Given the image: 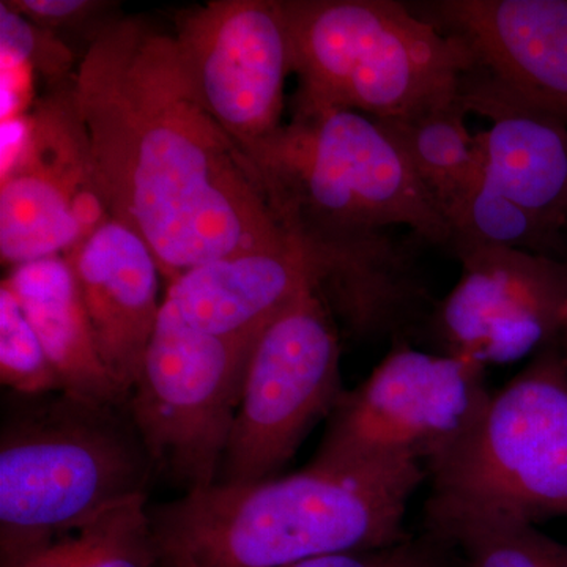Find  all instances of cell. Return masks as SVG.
Segmentation results:
<instances>
[{"instance_id": "6da1fadb", "label": "cell", "mask_w": 567, "mask_h": 567, "mask_svg": "<svg viewBox=\"0 0 567 567\" xmlns=\"http://www.w3.org/2000/svg\"><path fill=\"white\" fill-rule=\"evenodd\" d=\"M74 76L112 219L140 235L169 284L197 265L292 244L256 167L200 103L174 35L112 21Z\"/></svg>"}, {"instance_id": "7a4b0ae2", "label": "cell", "mask_w": 567, "mask_h": 567, "mask_svg": "<svg viewBox=\"0 0 567 567\" xmlns=\"http://www.w3.org/2000/svg\"><path fill=\"white\" fill-rule=\"evenodd\" d=\"M251 163L284 233L315 260L327 292L380 300L409 286L413 257L390 227L450 244L435 197L390 133L361 112L295 95L292 118Z\"/></svg>"}, {"instance_id": "3957f363", "label": "cell", "mask_w": 567, "mask_h": 567, "mask_svg": "<svg viewBox=\"0 0 567 567\" xmlns=\"http://www.w3.org/2000/svg\"><path fill=\"white\" fill-rule=\"evenodd\" d=\"M417 462L323 464L252 484L186 492L148 509L158 567H287L401 543Z\"/></svg>"}, {"instance_id": "277c9868", "label": "cell", "mask_w": 567, "mask_h": 567, "mask_svg": "<svg viewBox=\"0 0 567 567\" xmlns=\"http://www.w3.org/2000/svg\"><path fill=\"white\" fill-rule=\"evenodd\" d=\"M0 427V567L20 565L112 506L147 496L155 466L128 405L9 394Z\"/></svg>"}, {"instance_id": "5b68a950", "label": "cell", "mask_w": 567, "mask_h": 567, "mask_svg": "<svg viewBox=\"0 0 567 567\" xmlns=\"http://www.w3.org/2000/svg\"><path fill=\"white\" fill-rule=\"evenodd\" d=\"M297 96L405 117L458 99L472 59L458 41L394 0H281Z\"/></svg>"}, {"instance_id": "8992f818", "label": "cell", "mask_w": 567, "mask_h": 567, "mask_svg": "<svg viewBox=\"0 0 567 567\" xmlns=\"http://www.w3.org/2000/svg\"><path fill=\"white\" fill-rule=\"evenodd\" d=\"M425 472L436 498L535 525L567 517V358L558 346L540 350L492 391Z\"/></svg>"}, {"instance_id": "52a82bcc", "label": "cell", "mask_w": 567, "mask_h": 567, "mask_svg": "<svg viewBox=\"0 0 567 567\" xmlns=\"http://www.w3.org/2000/svg\"><path fill=\"white\" fill-rule=\"evenodd\" d=\"M256 342L199 333L162 305L128 410L155 472L186 492L218 481Z\"/></svg>"}, {"instance_id": "ba28073f", "label": "cell", "mask_w": 567, "mask_h": 567, "mask_svg": "<svg viewBox=\"0 0 567 567\" xmlns=\"http://www.w3.org/2000/svg\"><path fill=\"white\" fill-rule=\"evenodd\" d=\"M344 391L333 311L319 290H306L254 346L216 483L278 476Z\"/></svg>"}, {"instance_id": "9c48e42d", "label": "cell", "mask_w": 567, "mask_h": 567, "mask_svg": "<svg viewBox=\"0 0 567 567\" xmlns=\"http://www.w3.org/2000/svg\"><path fill=\"white\" fill-rule=\"evenodd\" d=\"M487 368L470 358L395 341L364 382L344 391L315 461L427 464L464 434L486 404Z\"/></svg>"}, {"instance_id": "30bf717a", "label": "cell", "mask_w": 567, "mask_h": 567, "mask_svg": "<svg viewBox=\"0 0 567 567\" xmlns=\"http://www.w3.org/2000/svg\"><path fill=\"white\" fill-rule=\"evenodd\" d=\"M29 115L28 141L0 185V257L11 267L65 256L112 219L74 84Z\"/></svg>"}, {"instance_id": "8fae6325", "label": "cell", "mask_w": 567, "mask_h": 567, "mask_svg": "<svg viewBox=\"0 0 567 567\" xmlns=\"http://www.w3.org/2000/svg\"><path fill=\"white\" fill-rule=\"evenodd\" d=\"M174 40L200 103L251 162L282 128L293 73L281 0H213L178 18Z\"/></svg>"}, {"instance_id": "7c38bea8", "label": "cell", "mask_w": 567, "mask_h": 567, "mask_svg": "<svg viewBox=\"0 0 567 567\" xmlns=\"http://www.w3.org/2000/svg\"><path fill=\"white\" fill-rule=\"evenodd\" d=\"M461 276L427 317L439 352L476 363H516L555 344L563 331L567 262L513 248L457 257Z\"/></svg>"}, {"instance_id": "4fadbf2b", "label": "cell", "mask_w": 567, "mask_h": 567, "mask_svg": "<svg viewBox=\"0 0 567 567\" xmlns=\"http://www.w3.org/2000/svg\"><path fill=\"white\" fill-rule=\"evenodd\" d=\"M417 17L458 41L472 70L567 125V0H429Z\"/></svg>"}, {"instance_id": "5bb4252c", "label": "cell", "mask_w": 567, "mask_h": 567, "mask_svg": "<svg viewBox=\"0 0 567 567\" xmlns=\"http://www.w3.org/2000/svg\"><path fill=\"white\" fill-rule=\"evenodd\" d=\"M100 358L126 395L140 379L158 323V264L140 235L111 219L65 254Z\"/></svg>"}, {"instance_id": "9a60e30c", "label": "cell", "mask_w": 567, "mask_h": 567, "mask_svg": "<svg viewBox=\"0 0 567 567\" xmlns=\"http://www.w3.org/2000/svg\"><path fill=\"white\" fill-rule=\"evenodd\" d=\"M309 289L320 292L319 271L292 241L281 249L197 265L169 284L163 306L199 333L256 342Z\"/></svg>"}, {"instance_id": "2e32d148", "label": "cell", "mask_w": 567, "mask_h": 567, "mask_svg": "<svg viewBox=\"0 0 567 567\" xmlns=\"http://www.w3.org/2000/svg\"><path fill=\"white\" fill-rule=\"evenodd\" d=\"M458 100L468 114L487 117L476 134L488 182L554 230L567 223V125L466 73Z\"/></svg>"}, {"instance_id": "e0dca14e", "label": "cell", "mask_w": 567, "mask_h": 567, "mask_svg": "<svg viewBox=\"0 0 567 567\" xmlns=\"http://www.w3.org/2000/svg\"><path fill=\"white\" fill-rule=\"evenodd\" d=\"M17 298L39 336L63 391L100 404L128 405L93 339L73 268L65 256L13 267L2 281Z\"/></svg>"}, {"instance_id": "ac0fdd59", "label": "cell", "mask_w": 567, "mask_h": 567, "mask_svg": "<svg viewBox=\"0 0 567 567\" xmlns=\"http://www.w3.org/2000/svg\"><path fill=\"white\" fill-rule=\"evenodd\" d=\"M424 532L450 544L465 567H567V544L483 507L429 495Z\"/></svg>"}, {"instance_id": "d6986e66", "label": "cell", "mask_w": 567, "mask_h": 567, "mask_svg": "<svg viewBox=\"0 0 567 567\" xmlns=\"http://www.w3.org/2000/svg\"><path fill=\"white\" fill-rule=\"evenodd\" d=\"M461 100L436 104L405 117L377 121L404 152L440 210L481 173L476 134L466 126Z\"/></svg>"}, {"instance_id": "ffe728a7", "label": "cell", "mask_w": 567, "mask_h": 567, "mask_svg": "<svg viewBox=\"0 0 567 567\" xmlns=\"http://www.w3.org/2000/svg\"><path fill=\"white\" fill-rule=\"evenodd\" d=\"M456 257L483 248H513L550 256L558 230L550 229L499 192L483 169L443 207Z\"/></svg>"}, {"instance_id": "44dd1931", "label": "cell", "mask_w": 567, "mask_h": 567, "mask_svg": "<svg viewBox=\"0 0 567 567\" xmlns=\"http://www.w3.org/2000/svg\"><path fill=\"white\" fill-rule=\"evenodd\" d=\"M147 496L112 506L13 567H158Z\"/></svg>"}, {"instance_id": "7402d4cb", "label": "cell", "mask_w": 567, "mask_h": 567, "mask_svg": "<svg viewBox=\"0 0 567 567\" xmlns=\"http://www.w3.org/2000/svg\"><path fill=\"white\" fill-rule=\"evenodd\" d=\"M0 380L11 393H62L58 372L9 287L0 286Z\"/></svg>"}, {"instance_id": "603a6c76", "label": "cell", "mask_w": 567, "mask_h": 567, "mask_svg": "<svg viewBox=\"0 0 567 567\" xmlns=\"http://www.w3.org/2000/svg\"><path fill=\"white\" fill-rule=\"evenodd\" d=\"M0 65L2 69L31 66L50 80L62 81L69 73L70 51L50 31L0 2Z\"/></svg>"}, {"instance_id": "cb8c5ba5", "label": "cell", "mask_w": 567, "mask_h": 567, "mask_svg": "<svg viewBox=\"0 0 567 567\" xmlns=\"http://www.w3.org/2000/svg\"><path fill=\"white\" fill-rule=\"evenodd\" d=\"M457 559L450 544L424 532L391 546L320 555L287 567H457Z\"/></svg>"}, {"instance_id": "d4e9b609", "label": "cell", "mask_w": 567, "mask_h": 567, "mask_svg": "<svg viewBox=\"0 0 567 567\" xmlns=\"http://www.w3.org/2000/svg\"><path fill=\"white\" fill-rule=\"evenodd\" d=\"M7 3L39 25L70 24L87 17L100 6L89 0H10Z\"/></svg>"}, {"instance_id": "484cf974", "label": "cell", "mask_w": 567, "mask_h": 567, "mask_svg": "<svg viewBox=\"0 0 567 567\" xmlns=\"http://www.w3.org/2000/svg\"><path fill=\"white\" fill-rule=\"evenodd\" d=\"M563 331L567 334V301L565 306V311H563Z\"/></svg>"}]
</instances>
